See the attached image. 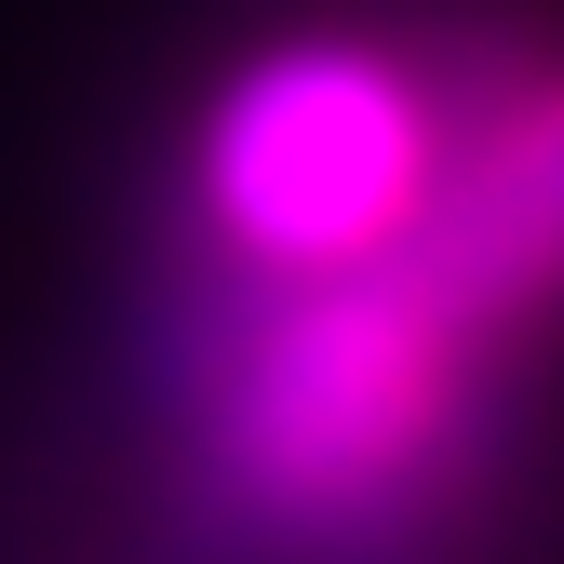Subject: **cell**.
<instances>
[{"label":"cell","mask_w":564,"mask_h":564,"mask_svg":"<svg viewBox=\"0 0 564 564\" xmlns=\"http://www.w3.org/2000/svg\"><path fill=\"white\" fill-rule=\"evenodd\" d=\"M470 349L484 336L403 256L336 282H269V310L216 364V470L269 524L364 538L457 457Z\"/></svg>","instance_id":"cell-1"},{"label":"cell","mask_w":564,"mask_h":564,"mask_svg":"<svg viewBox=\"0 0 564 564\" xmlns=\"http://www.w3.org/2000/svg\"><path fill=\"white\" fill-rule=\"evenodd\" d=\"M444 121L364 41H282L202 121V216L256 282H336L416 242Z\"/></svg>","instance_id":"cell-2"},{"label":"cell","mask_w":564,"mask_h":564,"mask_svg":"<svg viewBox=\"0 0 564 564\" xmlns=\"http://www.w3.org/2000/svg\"><path fill=\"white\" fill-rule=\"evenodd\" d=\"M403 269L431 282L470 336L564 310V82L511 95L470 149H444L431 216H416Z\"/></svg>","instance_id":"cell-3"}]
</instances>
